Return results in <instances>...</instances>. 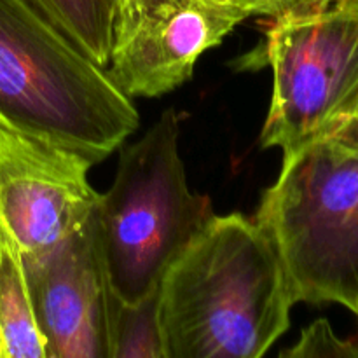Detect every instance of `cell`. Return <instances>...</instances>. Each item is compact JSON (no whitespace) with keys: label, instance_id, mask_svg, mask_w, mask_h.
Returning <instances> with one entry per match:
<instances>
[{"label":"cell","instance_id":"1","mask_svg":"<svg viewBox=\"0 0 358 358\" xmlns=\"http://www.w3.org/2000/svg\"><path fill=\"white\" fill-rule=\"evenodd\" d=\"M166 358H259L296 304L268 234L243 213L213 215L159 283Z\"/></svg>","mask_w":358,"mask_h":358},{"label":"cell","instance_id":"2","mask_svg":"<svg viewBox=\"0 0 358 358\" xmlns=\"http://www.w3.org/2000/svg\"><path fill=\"white\" fill-rule=\"evenodd\" d=\"M135 103L30 0H0V128L101 163L138 128Z\"/></svg>","mask_w":358,"mask_h":358},{"label":"cell","instance_id":"3","mask_svg":"<svg viewBox=\"0 0 358 358\" xmlns=\"http://www.w3.org/2000/svg\"><path fill=\"white\" fill-rule=\"evenodd\" d=\"M254 219L296 303H336L358 317V122L285 154Z\"/></svg>","mask_w":358,"mask_h":358},{"label":"cell","instance_id":"4","mask_svg":"<svg viewBox=\"0 0 358 358\" xmlns=\"http://www.w3.org/2000/svg\"><path fill=\"white\" fill-rule=\"evenodd\" d=\"M173 110L121 150L110 189L98 194L94 229L108 283L122 303L159 289L164 273L215 215L208 196L194 194L178 150Z\"/></svg>","mask_w":358,"mask_h":358},{"label":"cell","instance_id":"5","mask_svg":"<svg viewBox=\"0 0 358 358\" xmlns=\"http://www.w3.org/2000/svg\"><path fill=\"white\" fill-rule=\"evenodd\" d=\"M252 58L273 70L262 147L285 156L334 131L358 98V0L273 17Z\"/></svg>","mask_w":358,"mask_h":358},{"label":"cell","instance_id":"6","mask_svg":"<svg viewBox=\"0 0 358 358\" xmlns=\"http://www.w3.org/2000/svg\"><path fill=\"white\" fill-rule=\"evenodd\" d=\"M247 17L224 0H117L105 70L131 100L163 96Z\"/></svg>","mask_w":358,"mask_h":358},{"label":"cell","instance_id":"7","mask_svg":"<svg viewBox=\"0 0 358 358\" xmlns=\"http://www.w3.org/2000/svg\"><path fill=\"white\" fill-rule=\"evenodd\" d=\"M23 262L45 358H110L115 296L94 217L49 250L23 255Z\"/></svg>","mask_w":358,"mask_h":358},{"label":"cell","instance_id":"8","mask_svg":"<svg viewBox=\"0 0 358 358\" xmlns=\"http://www.w3.org/2000/svg\"><path fill=\"white\" fill-rule=\"evenodd\" d=\"M80 154L0 128V222L23 255H35L79 231L98 192Z\"/></svg>","mask_w":358,"mask_h":358},{"label":"cell","instance_id":"9","mask_svg":"<svg viewBox=\"0 0 358 358\" xmlns=\"http://www.w3.org/2000/svg\"><path fill=\"white\" fill-rule=\"evenodd\" d=\"M0 358H45L35 322L23 252L0 222Z\"/></svg>","mask_w":358,"mask_h":358},{"label":"cell","instance_id":"10","mask_svg":"<svg viewBox=\"0 0 358 358\" xmlns=\"http://www.w3.org/2000/svg\"><path fill=\"white\" fill-rule=\"evenodd\" d=\"M96 65L107 66L117 0H30Z\"/></svg>","mask_w":358,"mask_h":358},{"label":"cell","instance_id":"11","mask_svg":"<svg viewBox=\"0 0 358 358\" xmlns=\"http://www.w3.org/2000/svg\"><path fill=\"white\" fill-rule=\"evenodd\" d=\"M157 290L138 303H122L115 297L110 358H166Z\"/></svg>","mask_w":358,"mask_h":358},{"label":"cell","instance_id":"12","mask_svg":"<svg viewBox=\"0 0 358 358\" xmlns=\"http://www.w3.org/2000/svg\"><path fill=\"white\" fill-rule=\"evenodd\" d=\"M283 358H324V357H358V343L338 338L327 320H317L306 327L301 339L280 353Z\"/></svg>","mask_w":358,"mask_h":358},{"label":"cell","instance_id":"13","mask_svg":"<svg viewBox=\"0 0 358 358\" xmlns=\"http://www.w3.org/2000/svg\"><path fill=\"white\" fill-rule=\"evenodd\" d=\"M224 2L245 10L248 16L276 17L280 14L294 13L297 0H224Z\"/></svg>","mask_w":358,"mask_h":358},{"label":"cell","instance_id":"14","mask_svg":"<svg viewBox=\"0 0 358 358\" xmlns=\"http://www.w3.org/2000/svg\"><path fill=\"white\" fill-rule=\"evenodd\" d=\"M331 2H332V0H297L294 13H304V10L324 9V7H327Z\"/></svg>","mask_w":358,"mask_h":358},{"label":"cell","instance_id":"15","mask_svg":"<svg viewBox=\"0 0 358 358\" xmlns=\"http://www.w3.org/2000/svg\"><path fill=\"white\" fill-rule=\"evenodd\" d=\"M348 121H355V122H358V98H357L355 105H353V110H352V114H350Z\"/></svg>","mask_w":358,"mask_h":358}]
</instances>
